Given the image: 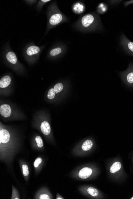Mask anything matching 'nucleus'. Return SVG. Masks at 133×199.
Here are the masks:
<instances>
[{"label":"nucleus","instance_id":"20","mask_svg":"<svg viewBox=\"0 0 133 199\" xmlns=\"http://www.w3.org/2000/svg\"><path fill=\"white\" fill-rule=\"evenodd\" d=\"M36 141L39 148H42L44 144L42 138L40 136H38L36 138Z\"/></svg>","mask_w":133,"mask_h":199},{"label":"nucleus","instance_id":"8","mask_svg":"<svg viewBox=\"0 0 133 199\" xmlns=\"http://www.w3.org/2000/svg\"><path fill=\"white\" fill-rule=\"evenodd\" d=\"M40 48L39 47L36 45H32L28 47L27 49L26 53L27 55L29 56L37 54L40 52Z\"/></svg>","mask_w":133,"mask_h":199},{"label":"nucleus","instance_id":"24","mask_svg":"<svg viewBox=\"0 0 133 199\" xmlns=\"http://www.w3.org/2000/svg\"><path fill=\"white\" fill-rule=\"evenodd\" d=\"M133 3V1H128L126 2L124 4V5L125 7H126L127 6L129 5H131Z\"/></svg>","mask_w":133,"mask_h":199},{"label":"nucleus","instance_id":"16","mask_svg":"<svg viewBox=\"0 0 133 199\" xmlns=\"http://www.w3.org/2000/svg\"><path fill=\"white\" fill-rule=\"evenodd\" d=\"M62 52V49L60 47L55 48L50 51V54L52 56H56L60 55Z\"/></svg>","mask_w":133,"mask_h":199},{"label":"nucleus","instance_id":"25","mask_svg":"<svg viewBox=\"0 0 133 199\" xmlns=\"http://www.w3.org/2000/svg\"><path fill=\"white\" fill-rule=\"evenodd\" d=\"M40 3H42L43 5H44L46 3H48V2L51 1L50 0H42V1H40Z\"/></svg>","mask_w":133,"mask_h":199},{"label":"nucleus","instance_id":"7","mask_svg":"<svg viewBox=\"0 0 133 199\" xmlns=\"http://www.w3.org/2000/svg\"><path fill=\"white\" fill-rule=\"evenodd\" d=\"M92 170L90 168L86 167L81 169L79 173V176L82 179H86L91 175Z\"/></svg>","mask_w":133,"mask_h":199},{"label":"nucleus","instance_id":"6","mask_svg":"<svg viewBox=\"0 0 133 199\" xmlns=\"http://www.w3.org/2000/svg\"><path fill=\"white\" fill-rule=\"evenodd\" d=\"M10 135L7 130L3 129L0 132V142L3 144L8 143L9 141Z\"/></svg>","mask_w":133,"mask_h":199},{"label":"nucleus","instance_id":"9","mask_svg":"<svg viewBox=\"0 0 133 199\" xmlns=\"http://www.w3.org/2000/svg\"><path fill=\"white\" fill-rule=\"evenodd\" d=\"M11 82V79L10 76L6 75L3 77L0 80V88H5L9 86Z\"/></svg>","mask_w":133,"mask_h":199},{"label":"nucleus","instance_id":"23","mask_svg":"<svg viewBox=\"0 0 133 199\" xmlns=\"http://www.w3.org/2000/svg\"><path fill=\"white\" fill-rule=\"evenodd\" d=\"M40 199H50V197L47 194H42L40 196Z\"/></svg>","mask_w":133,"mask_h":199},{"label":"nucleus","instance_id":"5","mask_svg":"<svg viewBox=\"0 0 133 199\" xmlns=\"http://www.w3.org/2000/svg\"><path fill=\"white\" fill-rule=\"evenodd\" d=\"M11 109L9 105L3 104L0 107V113L4 117H9L11 114Z\"/></svg>","mask_w":133,"mask_h":199},{"label":"nucleus","instance_id":"17","mask_svg":"<svg viewBox=\"0 0 133 199\" xmlns=\"http://www.w3.org/2000/svg\"><path fill=\"white\" fill-rule=\"evenodd\" d=\"M88 193L93 197L97 196L99 194L97 190L93 187H89L87 189Z\"/></svg>","mask_w":133,"mask_h":199},{"label":"nucleus","instance_id":"13","mask_svg":"<svg viewBox=\"0 0 133 199\" xmlns=\"http://www.w3.org/2000/svg\"><path fill=\"white\" fill-rule=\"evenodd\" d=\"M122 168V164L120 162L116 161L111 166L110 168V172L112 173H116L121 169Z\"/></svg>","mask_w":133,"mask_h":199},{"label":"nucleus","instance_id":"14","mask_svg":"<svg viewBox=\"0 0 133 199\" xmlns=\"http://www.w3.org/2000/svg\"><path fill=\"white\" fill-rule=\"evenodd\" d=\"M93 146V143L91 141L89 140H87L83 144L82 146V148L83 151H89L90 149H91Z\"/></svg>","mask_w":133,"mask_h":199},{"label":"nucleus","instance_id":"19","mask_svg":"<svg viewBox=\"0 0 133 199\" xmlns=\"http://www.w3.org/2000/svg\"><path fill=\"white\" fill-rule=\"evenodd\" d=\"M56 94V93L54 88H51L48 91L47 97H48V98L50 100H52V99L54 98Z\"/></svg>","mask_w":133,"mask_h":199},{"label":"nucleus","instance_id":"1","mask_svg":"<svg viewBox=\"0 0 133 199\" xmlns=\"http://www.w3.org/2000/svg\"><path fill=\"white\" fill-rule=\"evenodd\" d=\"M78 28L88 31H99L102 29L99 16L96 13L88 14L82 17L77 23Z\"/></svg>","mask_w":133,"mask_h":199},{"label":"nucleus","instance_id":"18","mask_svg":"<svg viewBox=\"0 0 133 199\" xmlns=\"http://www.w3.org/2000/svg\"><path fill=\"white\" fill-rule=\"evenodd\" d=\"M54 90L56 92V94L60 93L64 89V86L61 83H58L56 84L54 87Z\"/></svg>","mask_w":133,"mask_h":199},{"label":"nucleus","instance_id":"4","mask_svg":"<svg viewBox=\"0 0 133 199\" xmlns=\"http://www.w3.org/2000/svg\"><path fill=\"white\" fill-rule=\"evenodd\" d=\"M120 43L124 50L128 54L133 56V42L130 40L123 34L121 36Z\"/></svg>","mask_w":133,"mask_h":199},{"label":"nucleus","instance_id":"10","mask_svg":"<svg viewBox=\"0 0 133 199\" xmlns=\"http://www.w3.org/2000/svg\"><path fill=\"white\" fill-rule=\"evenodd\" d=\"M73 11L77 14L82 13L84 11L85 7L84 5L80 3H77L74 4L72 7Z\"/></svg>","mask_w":133,"mask_h":199},{"label":"nucleus","instance_id":"15","mask_svg":"<svg viewBox=\"0 0 133 199\" xmlns=\"http://www.w3.org/2000/svg\"><path fill=\"white\" fill-rule=\"evenodd\" d=\"M108 9V6L106 4L101 3L98 5L97 11L99 13L103 14L107 11Z\"/></svg>","mask_w":133,"mask_h":199},{"label":"nucleus","instance_id":"22","mask_svg":"<svg viewBox=\"0 0 133 199\" xmlns=\"http://www.w3.org/2000/svg\"><path fill=\"white\" fill-rule=\"evenodd\" d=\"M42 159L41 158L38 157V158L36 159L34 163V166L35 167H37L42 162Z\"/></svg>","mask_w":133,"mask_h":199},{"label":"nucleus","instance_id":"21","mask_svg":"<svg viewBox=\"0 0 133 199\" xmlns=\"http://www.w3.org/2000/svg\"><path fill=\"white\" fill-rule=\"evenodd\" d=\"M23 174L25 176L28 175L29 172L28 167V166L26 165H22Z\"/></svg>","mask_w":133,"mask_h":199},{"label":"nucleus","instance_id":"3","mask_svg":"<svg viewBox=\"0 0 133 199\" xmlns=\"http://www.w3.org/2000/svg\"><path fill=\"white\" fill-rule=\"evenodd\" d=\"M122 79L126 84L133 87V64H130L128 69L120 73Z\"/></svg>","mask_w":133,"mask_h":199},{"label":"nucleus","instance_id":"12","mask_svg":"<svg viewBox=\"0 0 133 199\" xmlns=\"http://www.w3.org/2000/svg\"><path fill=\"white\" fill-rule=\"evenodd\" d=\"M40 128L42 132L46 135H49L50 133V126L48 122L44 121L42 122Z\"/></svg>","mask_w":133,"mask_h":199},{"label":"nucleus","instance_id":"2","mask_svg":"<svg viewBox=\"0 0 133 199\" xmlns=\"http://www.w3.org/2000/svg\"><path fill=\"white\" fill-rule=\"evenodd\" d=\"M67 18L59 11L57 8L54 10V13L51 14L49 19L50 27H54L59 24L66 21Z\"/></svg>","mask_w":133,"mask_h":199},{"label":"nucleus","instance_id":"11","mask_svg":"<svg viewBox=\"0 0 133 199\" xmlns=\"http://www.w3.org/2000/svg\"><path fill=\"white\" fill-rule=\"evenodd\" d=\"M6 57L8 61L13 65H15L17 62V56L13 52H8L6 54Z\"/></svg>","mask_w":133,"mask_h":199},{"label":"nucleus","instance_id":"26","mask_svg":"<svg viewBox=\"0 0 133 199\" xmlns=\"http://www.w3.org/2000/svg\"><path fill=\"white\" fill-rule=\"evenodd\" d=\"M57 199H64V198H60H60L58 197L57 198Z\"/></svg>","mask_w":133,"mask_h":199}]
</instances>
